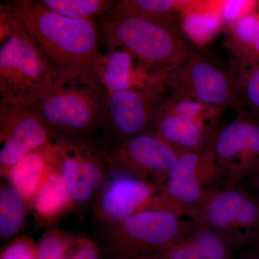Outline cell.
<instances>
[{"label":"cell","mask_w":259,"mask_h":259,"mask_svg":"<svg viewBox=\"0 0 259 259\" xmlns=\"http://www.w3.org/2000/svg\"><path fill=\"white\" fill-rule=\"evenodd\" d=\"M259 9V2L223 1L220 3V13L223 21L228 24Z\"/></svg>","instance_id":"cell-28"},{"label":"cell","mask_w":259,"mask_h":259,"mask_svg":"<svg viewBox=\"0 0 259 259\" xmlns=\"http://www.w3.org/2000/svg\"><path fill=\"white\" fill-rule=\"evenodd\" d=\"M249 247H254V248H259V230L257 232L256 234L253 238V241L252 242L251 245ZM248 248V247H247Z\"/></svg>","instance_id":"cell-31"},{"label":"cell","mask_w":259,"mask_h":259,"mask_svg":"<svg viewBox=\"0 0 259 259\" xmlns=\"http://www.w3.org/2000/svg\"><path fill=\"white\" fill-rule=\"evenodd\" d=\"M165 95L156 108L151 133L179 153L204 151L218 127L182 120L167 106Z\"/></svg>","instance_id":"cell-16"},{"label":"cell","mask_w":259,"mask_h":259,"mask_svg":"<svg viewBox=\"0 0 259 259\" xmlns=\"http://www.w3.org/2000/svg\"><path fill=\"white\" fill-rule=\"evenodd\" d=\"M56 166L59 170L72 204V210L95 206L108 179V146L99 138L72 139L53 135Z\"/></svg>","instance_id":"cell-6"},{"label":"cell","mask_w":259,"mask_h":259,"mask_svg":"<svg viewBox=\"0 0 259 259\" xmlns=\"http://www.w3.org/2000/svg\"><path fill=\"white\" fill-rule=\"evenodd\" d=\"M37 244L28 237L12 241L2 252L0 259H36Z\"/></svg>","instance_id":"cell-27"},{"label":"cell","mask_w":259,"mask_h":259,"mask_svg":"<svg viewBox=\"0 0 259 259\" xmlns=\"http://www.w3.org/2000/svg\"><path fill=\"white\" fill-rule=\"evenodd\" d=\"M179 153L153 133L140 135L110 146L108 174L124 172L161 185L176 163Z\"/></svg>","instance_id":"cell-12"},{"label":"cell","mask_w":259,"mask_h":259,"mask_svg":"<svg viewBox=\"0 0 259 259\" xmlns=\"http://www.w3.org/2000/svg\"><path fill=\"white\" fill-rule=\"evenodd\" d=\"M93 71L108 93L125 90H166V75L148 67L123 49L103 53Z\"/></svg>","instance_id":"cell-15"},{"label":"cell","mask_w":259,"mask_h":259,"mask_svg":"<svg viewBox=\"0 0 259 259\" xmlns=\"http://www.w3.org/2000/svg\"><path fill=\"white\" fill-rule=\"evenodd\" d=\"M167 93L193 99L223 112L241 107L232 68L192 51L179 69L165 76Z\"/></svg>","instance_id":"cell-9"},{"label":"cell","mask_w":259,"mask_h":259,"mask_svg":"<svg viewBox=\"0 0 259 259\" xmlns=\"http://www.w3.org/2000/svg\"><path fill=\"white\" fill-rule=\"evenodd\" d=\"M53 142V134L35 106L0 105V171L7 177L29 153Z\"/></svg>","instance_id":"cell-13"},{"label":"cell","mask_w":259,"mask_h":259,"mask_svg":"<svg viewBox=\"0 0 259 259\" xmlns=\"http://www.w3.org/2000/svg\"><path fill=\"white\" fill-rule=\"evenodd\" d=\"M231 68L241 106L259 115V64H245L233 61Z\"/></svg>","instance_id":"cell-23"},{"label":"cell","mask_w":259,"mask_h":259,"mask_svg":"<svg viewBox=\"0 0 259 259\" xmlns=\"http://www.w3.org/2000/svg\"><path fill=\"white\" fill-rule=\"evenodd\" d=\"M28 202L13 186L0 189V236L2 240L13 238L25 222Z\"/></svg>","instance_id":"cell-21"},{"label":"cell","mask_w":259,"mask_h":259,"mask_svg":"<svg viewBox=\"0 0 259 259\" xmlns=\"http://www.w3.org/2000/svg\"><path fill=\"white\" fill-rule=\"evenodd\" d=\"M64 259H102L95 241L88 237H71Z\"/></svg>","instance_id":"cell-26"},{"label":"cell","mask_w":259,"mask_h":259,"mask_svg":"<svg viewBox=\"0 0 259 259\" xmlns=\"http://www.w3.org/2000/svg\"><path fill=\"white\" fill-rule=\"evenodd\" d=\"M97 23L107 51L125 49L161 74L179 69L193 51L177 15L146 14L116 3Z\"/></svg>","instance_id":"cell-1"},{"label":"cell","mask_w":259,"mask_h":259,"mask_svg":"<svg viewBox=\"0 0 259 259\" xmlns=\"http://www.w3.org/2000/svg\"><path fill=\"white\" fill-rule=\"evenodd\" d=\"M200 2V1H199ZM187 0H122L117 5L125 9L134 10L146 14L166 16L187 13L199 3Z\"/></svg>","instance_id":"cell-24"},{"label":"cell","mask_w":259,"mask_h":259,"mask_svg":"<svg viewBox=\"0 0 259 259\" xmlns=\"http://www.w3.org/2000/svg\"><path fill=\"white\" fill-rule=\"evenodd\" d=\"M183 237L181 218L151 203L120 222L101 226L95 242L102 259L153 258Z\"/></svg>","instance_id":"cell-5"},{"label":"cell","mask_w":259,"mask_h":259,"mask_svg":"<svg viewBox=\"0 0 259 259\" xmlns=\"http://www.w3.org/2000/svg\"><path fill=\"white\" fill-rule=\"evenodd\" d=\"M44 6L66 18L94 20L100 18L115 6L112 0H41Z\"/></svg>","instance_id":"cell-22"},{"label":"cell","mask_w":259,"mask_h":259,"mask_svg":"<svg viewBox=\"0 0 259 259\" xmlns=\"http://www.w3.org/2000/svg\"><path fill=\"white\" fill-rule=\"evenodd\" d=\"M1 9L23 25L56 71H93L102 55L96 21L66 18L40 1L19 0L2 4Z\"/></svg>","instance_id":"cell-2"},{"label":"cell","mask_w":259,"mask_h":259,"mask_svg":"<svg viewBox=\"0 0 259 259\" xmlns=\"http://www.w3.org/2000/svg\"><path fill=\"white\" fill-rule=\"evenodd\" d=\"M236 259H259V248L248 247L241 250L239 256Z\"/></svg>","instance_id":"cell-29"},{"label":"cell","mask_w":259,"mask_h":259,"mask_svg":"<svg viewBox=\"0 0 259 259\" xmlns=\"http://www.w3.org/2000/svg\"><path fill=\"white\" fill-rule=\"evenodd\" d=\"M248 179H249V183L253 188V192L259 196V171Z\"/></svg>","instance_id":"cell-30"},{"label":"cell","mask_w":259,"mask_h":259,"mask_svg":"<svg viewBox=\"0 0 259 259\" xmlns=\"http://www.w3.org/2000/svg\"><path fill=\"white\" fill-rule=\"evenodd\" d=\"M71 237L60 230H49L37 244L36 259H64Z\"/></svg>","instance_id":"cell-25"},{"label":"cell","mask_w":259,"mask_h":259,"mask_svg":"<svg viewBox=\"0 0 259 259\" xmlns=\"http://www.w3.org/2000/svg\"><path fill=\"white\" fill-rule=\"evenodd\" d=\"M107 100L93 71L66 70L57 71L35 108L53 135L93 139L101 131Z\"/></svg>","instance_id":"cell-3"},{"label":"cell","mask_w":259,"mask_h":259,"mask_svg":"<svg viewBox=\"0 0 259 259\" xmlns=\"http://www.w3.org/2000/svg\"><path fill=\"white\" fill-rule=\"evenodd\" d=\"M186 216L226 236L241 250L251 245L259 230V196L237 185L219 186Z\"/></svg>","instance_id":"cell-7"},{"label":"cell","mask_w":259,"mask_h":259,"mask_svg":"<svg viewBox=\"0 0 259 259\" xmlns=\"http://www.w3.org/2000/svg\"><path fill=\"white\" fill-rule=\"evenodd\" d=\"M166 90H125L107 93L105 116L101 127L102 138L111 146L151 133L155 113Z\"/></svg>","instance_id":"cell-11"},{"label":"cell","mask_w":259,"mask_h":259,"mask_svg":"<svg viewBox=\"0 0 259 259\" xmlns=\"http://www.w3.org/2000/svg\"><path fill=\"white\" fill-rule=\"evenodd\" d=\"M10 17L13 28L1 40L0 48V105L35 106L50 88L57 71L23 25Z\"/></svg>","instance_id":"cell-4"},{"label":"cell","mask_w":259,"mask_h":259,"mask_svg":"<svg viewBox=\"0 0 259 259\" xmlns=\"http://www.w3.org/2000/svg\"><path fill=\"white\" fill-rule=\"evenodd\" d=\"M159 186L156 204L182 218L197 207L209 190L222 186V182L219 170L204 149L179 153L176 163Z\"/></svg>","instance_id":"cell-10"},{"label":"cell","mask_w":259,"mask_h":259,"mask_svg":"<svg viewBox=\"0 0 259 259\" xmlns=\"http://www.w3.org/2000/svg\"><path fill=\"white\" fill-rule=\"evenodd\" d=\"M95 202V216L101 226L123 221L149 205L159 192L158 184L124 172H110Z\"/></svg>","instance_id":"cell-14"},{"label":"cell","mask_w":259,"mask_h":259,"mask_svg":"<svg viewBox=\"0 0 259 259\" xmlns=\"http://www.w3.org/2000/svg\"><path fill=\"white\" fill-rule=\"evenodd\" d=\"M226 46L235 62L259 64V9L228 24Z\"/></svg>","instance_id":"cell-18"},{"label":"cell","mask_w":259,"mask_h":259,"mask_svg":"<svg viewBox=\"0 0 259 259\" xmlns=\"http://www.w3.org/2000/svg\"><path fill=\"white\" fill-rule=\"evenodd\" d=\"M30 207L45 222L54 221L67 211L72 210L69 191L56 166L49 173Z\"/></svg>","instance_id":"cell-20"},{"label":"cell","mask_w":259,"mask_h":259,"mask_svg":"<svg viewBox=\"0 0 259 259\" xmlns=\"http://www.w3.org/2000/svg\"><path fill=\"white\" fill-rule=\"evenodd\" d=\"M236 112L234 120L218 126L205 148L223 187H234L259 171V115L243 107Z\"/></svg>","instance_id":"cell-8"},{"label":"cell","mask_w":259,"mask_h":259,"mask_svg":"<svg viewBox=\"0 0 259 259\" xmlns=\"http://www.w3.org/2000/svg\"><path fill=\"white\" fill-rule=\"evenodd\" d=\"M183 236L193 249L195 259H236V245L226 236L208 227L194 222L182 221Z\"/></svg>","instance_id":"cell-19"},{"label":"cell","mask_w":259,"mask_h":259,"mask_svg":"<svg viewBox=\"0 0 259 259\" xmlns=\"http://www.w3.org/2000/svg\"><path fill=\"white\" fill-rule=\"evenodd\" d=\"M122 259H156L154 258H150V257H131V258H125Z\"/></svg>","instance_id":"cell-32"},{"label":"cell","mask_w":259,"mask_h":259,"mask_svg":"<svg viewBox=\"0 0 259 259\" xmlns=\"http://www.w3.org/2000/svg\"><path fill=\"white\" fill-rule=\"evenodd\" d=\"M55 166V148L52 142L25 156L11 168L7 177L30 206Z\"/></svg>","instance_id":"cell-17"}]
</instances>
